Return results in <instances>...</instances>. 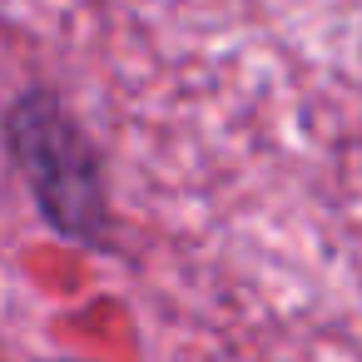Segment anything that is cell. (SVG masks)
Wrapping results in <instances>:
<instances>
[{
	"label": "cell",
	"mask_w": 362,
	"mask_h": 362,
	"mask_svg": "<svg viewBox=\"0 0 362 362\" xmlns=\"http://www.w3.org/2000/svg\"><path fill=\"white\" fill-rule=\"evenodd\" d=\"M6 139H11V159H16L21 179L30 184L40 218L75 243L105 248L110 243V194H105L100 154H95L90 134L80 129V119L45 85H30L16 95V105L6 115Z\"/></svg>",
	"instance_id": "obj_1"
},
{
	"label": "cell",
	"mask_w": 362,
	"mask_h": 362,
	"mask_svg": "<svg viewBox=\"0 0 362 362\" xmlns=\"http://www.w3.org/2000/svg\"><path fill=\"white\" fill-rule=\"evenodd\" d=\"M50 362H75V357H50Z\"/></svg>",
	"instance_id": "obj_2"
}]
</instances>
